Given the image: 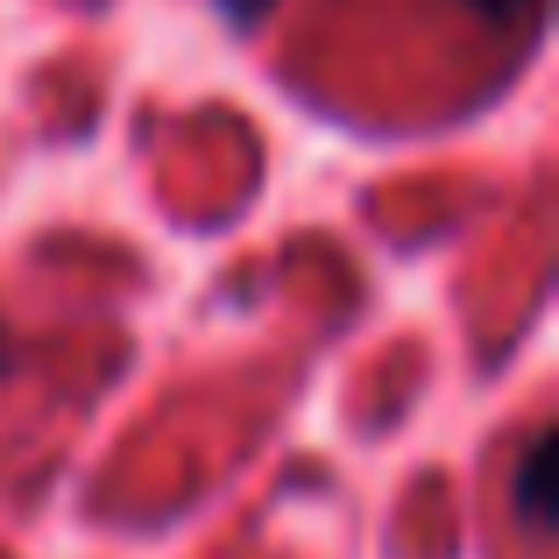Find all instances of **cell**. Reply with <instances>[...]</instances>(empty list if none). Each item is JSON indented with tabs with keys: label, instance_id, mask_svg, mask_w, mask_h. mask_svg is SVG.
Listing matches in <instances>:
<instances>
[{
	"label": "cell",
	"instance_id": "obj_2",
	"mask_svg": "<svg viewBox=\"0 0 559 559\" xmlns=\"http://www.w3.org/2000/svg\"><path fill=\"white\" fill-rule=\"evenodd\" d=\"M219 8H227V14H234V22H241V28H248V22H255V14H262V8H270V0H219Z\"/></svg>",
	"mask_w": 559,
	"mask_h": 559
},
{
	"label": "cell",
	"instance_id": "obj_3",
	"mask_svg": "<svg viewBox=\"0 0 559 559\" xmlns=\"http://www.w3.org/2000/svg\"><path fill=\"white\" fill-rule=\"evenodd\" d=\"M467 8H481V14H503V22H510V14H524L532 0H467Z\"/></svg>",
	"mask_w": 559,
	"mask_h": 559
},
{
	"label": "cell",
	"instance_id": "obj_1",
	"mask_svg": "<svg viewBox=\"0 0 559 559\" xmlns=\"http://www.w3.org/2000/svg\"><path fill=\"white\" fill-rule=\"evenodd\" d=\"M546 475H552V432H532V447H524V467H518V518L532 524V532H546V524H552Z\"/></svg>",
	"mask_w": 559,
	"mask_h": 559
}]
</instances>
